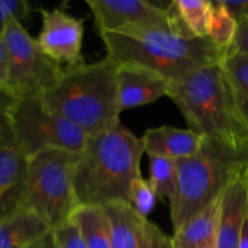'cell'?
<instances>
[{
    "mask_svg": "<svg viewBox=\"0 0 248 248\" xmlns=\"http://www.w3.org/2000/svg\"><path fill=\"white\" fill-rule=\"evenodd\" d=\"M189 130L232 149L248 150V119L222 62L170 81L169 94Z\"/></svg>",
    "mask_w": 248,
    "mask_h": 248,
    "instance_id": "obj_1",
    "label": "cell"
},
{
    "mask_svg": "<svg viewBox=\"0 0 248 248\" xmlns=\"http://www.w3.org/2000/svg\"><path fill=\"white\" fill-rule=\"evenodd\" d=\"M144 145L121 123L89 137L73 169V188L79 206L128 202L131 184L140 176Z\"/></svg>",
    "mask_w": 248,
    "mask_h": 248,
    "instance_id": "obj_2",
    "label": "cell"
},
{
    "mask_svg": "<svg viewBox=\"0 0 248 248\" xmlns=\"http://www.w3.org/2000/svg\"><path fill=\"white\" fill-rule=\"evenodd\" d=\"M99 36L106 46V57L115 64L140 65L169 81L224 60L208 38L184 35L170 28L136 27Z\"/></svg>",
    "mask_w": 248,
    "mask_h": 248,
    "instance_id": "obj_3",
    "label": "cell"
},
{
    "mask_svg": "<svg viewBox=\"0 0 248 248\" xmlns=\"http://www.w3.org/2000/svg\"><path fill=\"white\" fill-rule=\"evenodd\" d=\"M116 75L118 64L108 57L64 68L56 84L41 96L46 106L92 137L120 123Z\"/></svg>",
    "mask_w": 248,
    "mask_h": 248,
    "instance_id": "obj_4",
    "label": "cell"
},
{
    "mask_svg": "<svg viewBox=\"0 0 248 248\" xmlns=\"http://www.w3.org/2000/svg\"><path fill=\"white\" fill-rule=\"evenodd\" d=\"M177 188L170 202L173 232L219 198L248 167V150L203 138L193 156L177 161Z\"/></svg>",
    "mask_w": 248,
    "mask_h": 248,
    "instance_id": "obj_5",
    "label": "cell"
},
{
    "mask_svg": "<svg viewBox=\"0 0 248 248\" xmlns=\"http://www.w3.org/2000/svg\"><path fill=\"white\" fill-rule=\"evenodd\" d=\"M78 155L46 149L29 157L21 210L33 211L51 229L68 222L79 207L73 188Z\"/></svg>",
    "mask_w": 248,
    "mask_h": 248,
    "instance_id": "obj_6",
    "label": "cell"
},
{
    "mask_svg": "<svg viewBox=\"0 0 248 248\" xmlns=\"http://www.w3.org/2000/svg\"><path fill=\"white\" fill-rule=\"evenodd\" d=\"M11 116L16 145L28 157L46 149L80 154L86 147V133L46 106L41 93L15 99Z\"/></svg>",
    "mask_w": 248,
    "mask_h": 248,
    "instance_id": "obj_7",
    "label": "cell"
},
{
    "mask_svg": "<svg viewBox=\"0 0 248 248\" xmlns=\"http://www.w3.org/2000/svg\"><path fill=\"white\" fill-rule=\"evenodd\" d=\"M7 53L6 92L15 99L43 93L56 84L64 68L48 58L21 22L12 19L2 31Z\"/></svg>",
    "mask_w": 248,
    "mask_h": 248,
    "instance_id": "obj_8",
    "label": "cell"
},
{
    "mask_svg": "<svg viewBox=\"0 0 248 248\" xmlns=\"http://www.w3.org/2000/svg\"><path fill=\"white\" fill-rule=\"evenodd\" d=\"M41 31L36 41L43 52L58 63L75 68L85 64L82 57L84 18H78L63 9L40 10Z\"/></svg>",
    "mask_w": 248,
    "mask_h": 248,
    "instance_id": "obj_9",
    "label": "cell"
},
{
    "mask_svg": "<svg viewBox=\"0 0 248 248\" xmlns=\"http://www.w3.org/2000/svg\"><path fill=\"white\" fill-rule=\"evenodd\" d=\"M86 5L99 35L136 27L172 29L169 12L152 0H86Z\"/></svg>",
    "mask_w": 248,
    "mask_h": 248,
    "instance_id": "obj_10",
    "label": "cell"
},
{
    "mask_svg": "<svg viewBox=\"0 0 248 248\" xmlns=\"http://www.w3.org/2000/svg\"><path fill=\"white\" fill-rule=\"evenodd\" d=\"M113 248H173L172 237L142 217L126 201L102 206Z\"/></svg>",
    "mask_w": 248,
    "mask_h": 248,
    "instance_id": "obj_11",
    "label": "cell"
},
{
    "mask_svg": "<svg viewBox=\"0 0 248 248\" xmlns=\"http://www.w3.org/2000/svg\"><path fill=\"white\" fill-rule=\"evenodd\" d=\"M119 109L138 108L169 94L170 81L157 73L136 64L118 65Z\"/></svg>",
    "mask_w": 248,
    "mask_h": 248,
    "instance_id": "obj_12",
    "label": "cell"
},
{
    "mask_svg": "<svg viewBox=\"0 0 248 248\" xmlns=\"http://www.w3.org/2000/svg\"><path fill=\"white\" fill-rule=\"evenodd\" d=\"M248 215V167L224 191L220 208L217 248H239L240 236Z\"/></svg>",
    "mask_w": 248,
    "mask_h": 248,
    "instance_id": "obj_13",
    "label": "cell"
},
{
    "mask_svg": "<svg viewBox=\"0 0 248 248\" xmlns=\"http://www.w3.org/2000/svg\"><path fill=\"white\" fill-rule=\"evenodd\" d=\"M28 165L16 144L0 148V219L21 210Z\"/></svg>",
    "mask_w": 248,
    "mask_h": 248,
    "instance_id": "obj_14",
    "label": "cell"
},
{
    "mask_svg": "<svg viewBox=\"0 0 248 248\" xmlns=\"http://www.w3.org/2000/svg\"><path fill=\"white\" fill-rule=\"evenodd\" d=\"M140 138L147 155L169 157L177 161L196 154L203 140L189 128L184 130L169 125L148 128Z\"/></svg>",
    "mask_w": 248,
    "mask_h": 248,
    "instance_id": "obj_15",
    "label": "cell"
},
{
    "mask_svg": "<svg viewBox=\"0 0 248 248\" xmlns=\"http://www.w3.org/2000/svg\"><path fill=\"white\" fill-rule=\"evenodd\" d=\"M223 195L173 232V248H217Z\"/></svg>",
    "mask_w": 248,
    "mask_h": 248,
    "instance_id": "obj_16",
    "label": "cell"
},
{
    "mask_svg": "<svg viewBox=\"0 0 248 248\" xmlns=\"http://www.w3.org/2000/svg\"><path fill=\"white\" fill-rule=\"evenodd\" d=\"M51 230L33 211L19 210L0 219V248H28Z\"/></svg>",
    "mask_w": 248,
    "mask_h": 248,
    "instance_id": "obj_17",
    "label": "cell"
},
{
    "mask_svg": "<svg viewBox=\"0 0 248 248\" xmlns=\"http://www.w3.org/2000/svg\"><path fill=\"white\" fill-rule=\"evenodd\" d=\"M70 219L79 227L86 248H113L102 206H79Z\"/></svg>",
    "mask_w": 248,
    "mask_h": 248,
    "instance_id": "obj_18",
    "label": "cell"
},
{
    "mask_svg": "<svg viewBox=\"0 0 248 248\" xmlns=\"http://www.w3.org/2000/svg\"><path fill=\"white\" fill-rule=\"evenodd\" d=\"M174 10L186 33L195 38L208 36L213 2L210 0H174Z\"/></svg>",
    "mask_w": 248,
    "mask_h": 248,
    "instance_id": "obj_19",
    "label": "cell"
},
{
    "mask_svg": "<svg viewBox=\"0 0 248 248\" xmlns=\"http://www.w3.org/2000/svg\"><path fill=\"white\" fill-rule=\"evenodd\" d=\"M213 2L207 38L225 56L229 53L237 33L239 22L227 10L222 0Z\"/></svg>",
    "mask_w": 248,
    "mask_h": 248,
    "instance_id": "obj_20",
    "label": "cell"
},
{
    "mask_svg": "<svg viewBox=\"0 0 248 248\" xmlns=\"http://www.w3.org/2000/svg\"><path fill=\"white\" fill-rule=\"evenodd\" d=\"M149 157V182L156 191L160 200L171 202L177 188V160L156 155Z\"/></svg>",
    "mask_w": 248,
    "mask_h": 248,
    "instance_id": "obj_21",
    "label": "cell"
},
{
    "mask_svg": "<svg viewBox=\"0 0 248 248\" xmlns=\"http://www.w3.org/2000/svg\"><path fill=\"white\" fill-rule=\"evenodd\" d=\"M222 63L234 87L237 101L248 119V55L242 52H229Z\"/></svg>",
    "mask_w": 248,
    "mask_h": 248,
    "instance_id": "obj_22",
    "label": "cell"
},
{
    "mask_svg": "<svg viewBox=\"0 0 248 248\" xmlns=\"http://www.w3.org/2000/svg\"><path fill=\"white\" fill-rule=\"evenodd\" d=\"M157 200L159 196L150 184L149 179L140 177L131 184L128 191V203L140 216L148 219V216L156 207Z\"/></svg>",
    "mask_w": 248,
    "mask_h": 248,
    "instance_id": "obj_23",
    "label": "cell"
},
{
    "mask_svg": "<svg viewBox=\"0 0 248 248\" xmlns=\"http://www.w3.org/2000/svg\"><path fill=\"white\" fill-rule=\"evenodd\" d=\"M14 103L15 98L6 91H0V148L16 144L11 116Z\"/></svg>",
    "mask_w": 248,
    "mask_h": 248,
    "instance_id": "obj_24",
    "label": "cell"
},
{
    "mask_svg": "<svg viewBox=\"0 0 248 248\" xmlns=\"http://www.w3.org/2000/svg\"><path fill=\"white\" fill-rule=\"evenodd\" d=\"M52 230L57 248H86L84 237L74 220L69 219Z\"/></svg>",
    "mask_w": 248,
    "mask_h": 248,
    "instance_id": "obj_25",
    "label": "cell"
},
{
    "mask_svg": "<svg viewBox=\"0 0 248 248\" xmlns=\"http://www.w3.org/2000/svg\"><path fill=\"white\" fill-rule=\"evenodd\" d=\"M29 12L31 5L26 0H0V34H2L10 21L17 19L22 23Z\"/></svg>",
    "mask_w": 248,
    "mask_h": 248,
    "instance_id": "obj_26",
    "label": "cell"
},
{
    "mask_svg": "<svg viewBox=\"0 0 248 248\" xmlns=\"http://www.w3.org/2000/svg\"><path fill=\"white\" fill-rule=\"evenodd\" d=\"M229 52H242L248 55V18L239 22L236 36Z\"/></svg>",
    "mask_w": 248,
    "mask_h": 248,
    "instance_id": "obj_27",
    "label": "cell"
},
{
    "mask_svg": "<svg viewBox=\"0 0 248 248\" xmlns=\"http://www.w3.org/2000/svg\"><path fill=\"white\" fill-rule=\"evenodd\" d=\"M222 2L237 22L248 18V0H240V1L222 0Z\"/></svg>",
    "mask_w": 248,
    "mask_h": 248,
    "instance_id": "obj_28",
    "label": "cell"
},
{
    "mask_svg": "<svg viewBox=\"0 0 248 248\" xmlns=\"http://www.w3.org/2000/svg\"><path fill=\"white\" fill-rule=\"evenodd\" d=\"M9 65H7V53L5 47L2 34H0V91H6Z\"/></svg>",
    "mask_w": 248,
    "mask_h": 248,
    "instance_id": "obj_29",
    "label": "cell"
},
{
    "mask_svg": "<svg viewBox=\"0 0 248 248\" xmlns=\"http://www.w3.org/2000/svg\"><path fill=\"white\" fill-rule=\"evenodd\" d=\"M28 248H57L55 235H53V230H51L48 234H46L45 236L41 237L40 240L34 242V244L31 245Z\"/></svg>",
    "mask_w": 248,
    "mask_h": 248,
    "instance_id": "obj_30",
    "label": "cell"
},
{
    "mask_svg": "<svg viewBox=\"0 0 248 248\" xmlns=\"http://www.w3.org/2000/svg\"><path fill=\"white\" fill-rule=\"evenodd\" d=\"M239 248H248V215L245 220L244 228H242L241 236H240Z\"/></svg>",
    "mask_w": 248,
    "mask_h": 248,
    "instance_id": "obj_31",
    "label": "cell"
}]
</instances>
